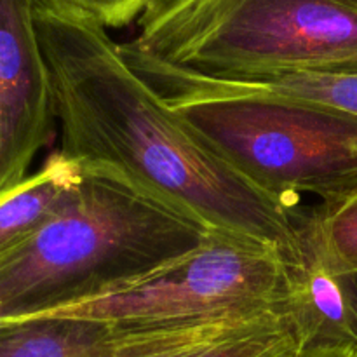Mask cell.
<instances>
[{"label": "cell", "instance_id": "obj_1", "mask_svg": "<svg viewBox=\"0 0 357 357\" xmlns=\"http://www.w3.org/2000/svg\"><path fill=\"white\" fill-rule=\"evenodd\" d=\"M33 20L51 73L59 152L82 173L117 178L213 232L274 246L289 268L298 261L300 211L199 142L126 61L105 24L63 0H33Z\"/></svg>", "mask_w": 357, "mask_h": 357}, {"label": "cell", "instance_id": "obj_6", "mask_svg": "<svg viewBox=\"0 0 357 357\" xmlns=\"http://www.w3.org/2000/svg\"><path fill=\"white\" fill-rule=\"evenodd\" d=\"M51 73L33 0H0V192L28 176L54 131Z\"/></svg>", "mask_w": 357, "mask_h": 357}, {"label": "cell", "instance_id": "obj_4", "mask_svg": "<svg viewBox=\"0 0 357 357\" xmlns=\"http://www.w3.org/2000/svg\"><path fill=\"white\" fill-rule=\"evenodd\" d=\"M126 42L204 77L357 72V0H157Z\"/></svg>", "mask_w": 357, "mask_h": 357}, {"label": "cell", "instance_id": "obj_7", "mask_svg": "<svg viewBox=\"0 0 357 357\" xmlns=\"http://www.w3.org/2000/svg\"><path fill=\"white\" fill-rule=\"evenodd\" d=\"M300 257L289 268L291 309L305 347L357 349V275L330 264L314 213H298Z\"/></svg>", "mask_w": 357, "mask_h": 357}, {"label": "cell", "instance_id": "obj_12", "mask_svg": "<svg viewBox=\"0 0 357 357\" xmlns=\"http://www.w3.org/2000/svg\"><path fill=\"white\" fill-rule=\"evenodd\" d=\"M312 213L335 271L357 275V190L344 201L321 206Z\"/></svg>", "mask_w": 357, "mask_h": 357}, {"label": "cell", "instance_id": "obj_10", "mask_svg": "<svg viewBox=\"0 0 357 357\" xmlns=\"http://www.w3.org/2000/svg\"><path fill=\"white\" fill-rule=\"evenodd\" d=\"M80 180L79 164L54 152L37 173L0 192V251L16 246L47 223Z\"/></svg>", "mask_w": 357, "mask_h": 357}, {"label": "cell", "instance_id": "obj_2", "mask_svg": "<svg viewBox=\"0 0 357 357\" xmlns=\"http://www.w3.org/2000/svg\"><path fill=\"white\" fill-rule=\"evenodd\" d=\"M213 230L101 173H82L59 211L0 251V323L129 288L206 243Z\"/></svg>", "mask_w": 357, "mask_h": 357}, {"label": "cell", "instance_id": "obj_14", "mask_svg": "<svg viewBox=\"0 0 357 357\" xmlns=\"http://www.w3.org/2000/svg\"><path fill=\"white\" fill-rule=\"evenodd\" d=\"M300 357H357V349L352 347H310Z\"/></svg>", "mask_w": 357, "mask_h": 357}, {"label": "cell", "instance_id": "obj_13", "mask_svg": "<svg viewBox=\"0 0 357 357\" xmlns=\"http://www.w3.org/2000/svg\"><path fill=\"white\" fill-rule=\"evenodd\" d=\"M96 17L101 24L121 28L139 20L157 0H63Z\"/></svg>", "mask_w": 357, "mask_h": 357}, {"label": "cell", "instance_id": "obj_11", "mask_svg": "<svg viewBox=\"0 0 357 357\" xmlns=\"http://www.w3.org/2000/svg\"><path fill=\"white\" fill-rule=\"evenodd\" d=\"M183 73L218 89L274 94L305 103L323 105L357 117V72L272 73L243 79H204L187 72Z\"/></svg>", "mask_w": 357, "mask_h": 357}, {"label": "cell", "instance_id": "obj_9", "mask_svg": "<svg viewBox=\"0 0 357 357\" xmlns=\"http://www.w3.org/2000/svg\"><path fill=\"white\" fill-rule=\"evenodd\" d=\"M167 326H121L52 314L24 317L0 323V357H129Z\"/></svg>", "mask_w": 357, "mask_h": 357}, {"label": "cell", "instance_id": "obj_5", "mask_svg": "<svg viewBox=\"0 0 357 357\" xmlns=\"http://www.w3.org/2000/svg\"><path fill=\"white\" fill-rule=\"evenodd\" d=\"M289 305L291 274L281 251L250 237L211 232L199 250L157 274L49 314L160 326Z\"/></svg>", "mask_w": 357, "mask_h": 357}, {"label": "cell", "instance_id": "obj_3", "mask_svg": "<svg viewBox=\"0 0 357 357\" xmlns=\"http://www.w3.org/2000/svg\"><path fill=\"white\" fill-rule=\"evenodd\" d=\"M126 61L192 135L265 194L337 204L357 190V117L323 105L206 86L121 44Z\"/></svg>", "mask_w": 357, "mask_h": 357}, {"label": "cell", "instance_id": "obj_8", "mask_svg": "<svg viewBox=\"0 0 357 357\" xmlns=\"http://www.w3.org/2000/svg\"><path fill=\"white\" fill-rule=\"evenodd\" d=\"M305 349L289 305L169 324L129 357H300Z\"/></svg>", "mask_w": 357, "mask_h": 357}]
</instances>
